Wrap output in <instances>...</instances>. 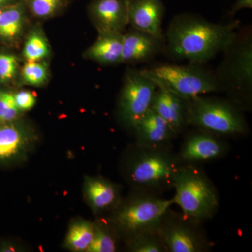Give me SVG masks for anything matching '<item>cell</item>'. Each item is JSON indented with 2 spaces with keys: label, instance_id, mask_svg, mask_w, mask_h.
Returning <instances> with one entry per match:
<instances>
[{
  "label": "cell",
  "instance_id": "6da1fadb",
  "mask_svg": "<svg viewBox=\"0 0 252 252\" xmlns=\"http://www.w3.org/2000/svg\"><path fill=\"white\" fill-rule=\"evenodd\" d=\"M238 26V22L216 24L195 15H179L167 29L169 52L176 59L191 64L206 63L230 45Z\"/></svg>",
  "mask_w": 252,
  "mask_h": 252
},
{
  "label": "cell",
  "instance_id": "7a4b0ae2",
  "mask_svg": "<svg viewBox=\"0 0 252 252\" xmlns=\"http://www.w3.org/2000/svg\"><path fill=\"white\" fill-rule=\"evenodd\" d=\"M171 146H132L122 162L124 178L133 190L160 195L173 189L177 170L182 165Z\"/></svg>",
  "mask_w": 252,
  "mask_h": 252
},
{
  "label": "cell",
  "instance_id": "3957f363",
  "mask_svg": "<svg viewBox=\"0 0 252 252\" xmlns=\"http://www.w3.org/2000/svg\"><path fill=\"white\" fill-rule=\"evenodd\" d=\"M224 58L217 69L220 91L240 108L250 107L252 97V36L251 31L237 32L234 40L223 51Z\"/></svg>",
  "mask_w": 252,
  "mask_h": 252
},
{
  "label": "cell",
  "instance_id": "277c9868",
  "mask_svg": "<svg viewBox=\"0 0 252 252\" xmlns=\"http://www.w3.org/2000/svg\"><path fill=\"white\" fill-rule=\"evenodd\" d=\"M173 188V204L185 216L203 223L216 215L220 207L218 192L199 165L182 164L175 176Z\"/></svg>",
  "mask_w": 252,
  "mask_h": 252
},
{
  "label": "cell",
  "instance_id": "5b68a950",
  "mask_svg": "<svg viewBox=\"0 0 252 252\" xmlns=\"http://www.w3.org/2000/svg\"><path fill=\"white\" fill-rule=\"evenodd\" d=\"M173 205V200L160 195L133 190L127 198L122 199L107 221L124 241L143 232L157 229L162 215Z\"/></svg>",
  "mask_w": 252,
  "mask_h": 252
},
{
  "label": "cell",
  "instance_id": "8992f818",
  "mask_svg": "<svg viewBox=\"0 0 252 252\" xmlns=\"http://www.w3.org/2000/svg\"><path fill=\"white\" fill-rule=\"evenodd\" d=\"M187 126L219 137L243 135L248 126L241 108L231 101L198 95L187 100Z\"/></svg>",
  "mask_w": 252,
  "mask_h": 252
},
{
  "label": "cell",
  "instance_id": "52a82bcc",
  "mask_svg": "<svg viewBox=\"0 0 252 252\" xmlns=\"http://www.w3.org/2000/svg\"><path fill=\"white\" fill-rule=\"evenodd\" d=\"M142 72L158 88L167 89L185 99L220 91L215 74L196 64L161 65Z\"/></svg>",
  "mask_w": 252,
  "mask_h": 252
},
{
  "label": "cell",
  "instance_id": "ba28073f",
  "mask_svg": "<svg viewBox=\"0 0 252 252\" xmlns=\"http://www.w3.org/2000/svg\"><path fill=\"white\" fill-rule=\"evenodd\" d=\"M203 223L169 208L158 225L167 252H206L213 243L207 236Z\"/></svg>",
  "mask_w": 252,
  "mask_h": 252
},
{
  "label": "cell",
  "instance_id": "9c48e42d",
  "mask_svg": "<svg viewBox=\"0 0 252 252\" xmlns=\"http://www.w3.org/2000/svg\"><path fill=\"white\" fill-rule=\"evenodd\" d=\"M157 86L142 71L128 70L118 102V117L126 128L133 131L151 108Z\"/></svg>",
  "mask_w": 252,
  "mask_h": 252
},
{
  "label": "cell",
  "instance_id": "30bf717a",
  "mask_svg": "<svg viewBox=\"0 0 252 252\" xmlns=\"http://www.w3.org/2000/svg\"><path fill=\"white\" fill-rule=\"evenodd\" d=\"M39 140L34 127L22 118L0 124V169L26 161Z\"/></svg>",
  "mask_w": 252,
  "mask_h": 252
},
{
  "label": "cell",
  "instance_id": "8fae6325",
  "mask_svg": "<svg viewBox=\"0 0 252 252\" xmlns=\"http://www.w3.org/2000/svg\"><path fill=\"white\" fill-rule=\"evenodd\" d=\"M229 150V144L221 137L197 129L185 137L177 156L183 164L199 165L221 158Z\"/></svg>",
  "mask_w": 252,
  "mask_h": 252
},
{
  "label": "cell",
  "instance_id": "7c38bea8",
  "mask_svg": "<svg viewBox=\"0 0 252 252\" xmlns=\"http://www.w3.org/2000/svg\"><path fill=\"white\" fill-rule=\"evenodd\" d=\"M165 6L162 0H128V24L134 29L144 32L162 40V24Z\"/></svg>",
  "mask_w": 252,
  "mask_h": 252
},
{
  "label": "cell",
  "instance_id": "4fadbf2b",
  "mask_svg": "<svg viewBox=\"0 0 252 252\" xmlns=\"http://www.w3.org/2000/svg\"><path fill=\"white\" fill-rule=\"evenodd\" d=\"M128 0H93L89 7L91 21L98 33H123L128 24Z\"/></svg>",
  "mask_w": 252,
  "mask_h": 252
},
{
  "label": "cell",
  "instance_id": "5bb4252c",
  "mask_svg": "<svg viewBox=\"0 0 252 252\" xmlns=\"http://www.w3.org/2000/svg\"><path fill=\"white\" fill-rule=\"evenodd\" d=\"M133 132L135 134V144L145 147L171 146L172 140L178 135L152 108L140 119Z\"/></svg>",
  "mask_w": 252,
  "mask_h": 252
},
{
  "label": "cell",
  "instance_id": "9a60e30c",
  "mask_svg": "<svg viewBox=\"0 0 252 252\" xmlns=\"http://www.w3.org/2000/svg\"><path fill=\"white\" fill-rule=\"evenodd\" d=\"M120 186L101 177L85 176L84 193L86 203L95 215L112 211L122 200Z\"/></svg>",
  "mask_w": 252,
  "mask_h": 252
},
{
  "label": "cell",
  "instance_id": "2e32d148",
  "mask_svg": "<svg viewBox=\"0 0 252 252\" xmlns=\"http://www.w3.org/2000/svg\"><path fill=\"white\" fill-rule=\"evenodd\" d=\"M187 100L167 89L158 88L151 108L179 135L187 126Z\"/></svg>",
  "mask_w": 252,
  "mask_h": 252
},
{
  "label": "cell",
  "instance_id": "e0dca14e",
  "mask_svg": "<svg viewBox=\"0 0 252 252\" xmlns=\"http://www.w3.org/2000/svg\"><path fill=\"white\" fill-rule=\"evenodd\" d=\"M161 41L132 28L124 34L122 63L134 64L149 61L160 51Z\"/></svg>",
  "mask_w": 252,
  "mask_h": 252
},
{
  "label": "cell",
  "instance_id": "ac0fdd59",
  "mask_svg": "<svg viewBox=\"0 0 252 252\" xmlns=\"http://www.w3.org/2000/svg\"><path fill=\"white\" fill-rule=\"evenodd\" d=\"M123 39V33H99L96 41L84 53V58L104 65L122 63Z\"/></svg>",
  "mask_w": 252,
  "mask_h": 252
},
{
  "label": "cell",
  "instance_id": "d6986e66",
  "mask_svg": "<svg viewBox=\"0 0 252 252\" xmlns=\"http://www.w3.org/2000/svg\"><path fill=\"white\" fill-rule=\"evenodd\" d=\"M24 2H15L3 6L0 11V41L12 44L22 35L26 23Z\"/></svg>",
  "mask_w": 252,
  "mask_h": 252
},
{
  "label": "cell",
  "instance_id": "ffe728a7",
  "mask_svg": "<svg viewBox=\"0 0 252 252\" xmlns=\"http://www.w3.org/2000/svg\"><path fill=\"white\" fill-rule=\"evenodd\" d=\"M94 235V223L89 220H77L69 225L64 247L75 252H87Z\"/></svg>",
  "mask_w": 252,
  "mask_h": 252
},
{
  "label": "cell",
  "instance_id": "44dd1931",
  "mask_svg": "<svg viewBox=\"0 0 252 252\" xmlns=\"http://www.w3.org/2000/svg\"><path fill=\"white\" fill-rule=\"evenodd\" d=\"M26 62L44 61L51 54L49 41L40 28H34L28 34L23 49Z\"/></svg>",
  "mask_w": 252,
  "mask_h": 252
},
{
  "label": "cell",
  "instance_id": "7402d4cb",
  "mask_svg": "<svg viewBox=\"0 0 252 252\" xmlns=\"http://www.w3.org/2000/svg\"><path fill=\"white\" fill-rule=\"evenodd\" d=\"M119 235L109 222L97 220L94 222V235L87 252H115Z\"/></svg>",
  "mask_w": 252,
  "mask_h": 252
},
{
  "label": "cell",
  "instance_id": "603a6c76",
  "mask_svg": "<svg viewBox=\"0 0 252 252\" xmlns=\"http://www.w3.org/2000/svg\"><path fill=\"white\" fill-rule=\"evenodd\" d=\"M125 243L127 252H167L158 228L141 233Z\"/></svg>",
  "mask_w": 252,
  "mask_h": 252
},
{
  "label": "cell",
  "instance_id": "cb8c5ba5",
  "mask_svg": "<svg viewBox=\"0 0 252 252\" xmlns=\"http://www.w3.org/2000/svg\"><path fill=\"white\" fill-rule=\"evenodd\" d=\"M49 69L44 61L27 62L20 71V79L25 85L41 87L49 80Z\"/></svg>",
  "mask_w": 252,
  "mask_h": 252
},
{
  "label": "cell",
  "instance_id": "d4e9b609",
  "mask_svg": "<svg viewBox=\"0 0 252 252\" xmlns=\"http://www.w3.org/2000/svg\"><path fill=\"white\" fill-rule=\"evenodd\" d=\"M64 1V0H25L24 4L33 16L40 19H47L62 9Z\"/></svg>",
  "mask_w": 252,
  "mask_h": 252
},
{
  "label": "cell",
  "instance_id": "484cf974",
  "mask_svg": "<svg viewBox=\"0 0 252 252\" xmlns=\"http://www.w3.org/2000/svg\"><path fill=\"white\" fill-rule=\"evenodd\" d=\"M19 61L11 53L0 51V85L11 84L17 77Z\"/></svg>",
  "mask_w": 252,
  "mask_h": 252
},
{
  "label": "cell",
  "instance_id": "4316f807",
  "mask_svg": "<svg viewBox=\"0 0 252 252\" xmlns=\"http://www.w3.org/2000/svg\"><path fill=\"white\" fill-rule=\"evenodd\" d=\"M22 114L15 103L14 93L0 89V124L14 122Z\"/></svg>",
  "mask_w": 252,
  "mask_h": 252
},
{
  "label": "cell",
  "instance_id": "83f0119b",
  "mask_svg": "<svg viewBox=\"0 0 252 252\" xmlns=\"http://www.w3.org/2000/svg\"><path fill=\"white\" fill-rule=\"evenodd\" d=\"M15 103L21 112L31 110L36 104V96L31 91L21 90L14 93Z\"/></svg>",
  "mask_w": 252,
  "mask_h": 252
},
{
  "label": "cell",
  "instance_id": "f1b7e54d",
  "mask_svg": "<svg viewBox=\"0 0 252 252\" xmlns=\"http://www.w3.org/2000/svg\"><path fill=\"white\" fill-rule=\"evenodd\" d=\"M252 0H235V4L230 14H233L237 11L244 9H252Z\"/></svg>",
  "mask_w": 252,
  "mask_h": 252
},
{
  "label": "cell",
  "instance_id": "f546056e",
  "mask_svg": "<svg viewBox=\"0 0 252 252\" xmlns=\"http://www.w3.org/2000/svg\"><path fill=\"white\" fill-rule=\"evenodd\" d=\"M19 251V248L16 244L9 240H1L0 241V252H12Z\"/></svg>",
  "mask_w": 252,
  "mask_h": 252
},
{
  "label": "cell",
  "instance_id": "4dcf8cb0",
  "mask_svg": "<svg viewBox=\"0 0 252 252\" xmlns=\"http://www.w3.org/2000/svg\"><path fill=\"white\" fill-rule=\"evenodd\" d=\"M15 1L16 0H0V6L3 7V6H7V5L14 4Z\"/></svg>",
  "mask_w": 252,
  "mask_h": 252
}]
</instances>
